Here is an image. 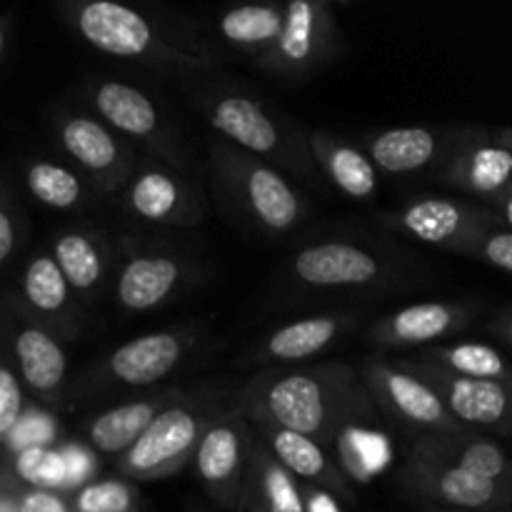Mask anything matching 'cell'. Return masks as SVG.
I'll return each instance as SVG.
<instances>
[{
	"label": "cell",
	"instance_id": "32",
	"mask_svg": "<svg viewBox=\"0 0 512 512\" xmlns=\"http://www.w3.org/2000/svg\"><path fill=\"white\" fill-rule=\"evenodd\" d=\"M418 438H423L425 445H430L435 453H440L458 468L512 488V458L505 453L503 445L495 443L485 433L460 430V433L418 435Z\"/></svg>",
	"mask_w": 512,
	"mask_h": 512
},
{
	"label": "cell",
	"instance_id": "2",
	"mask_svg": "<svg viewBox=\"0 0 512 512\" xmlns=\"http://www.w3.org/2000/svg\"><path fill=\"white\" fill-rule=\"evenodd\" d=\"M68 28L90 48L138 63L158 75L190 78L223 65L220 50L183 20L115 0H68L58 5Z\"/></svg>",
	"mask_w": 512,
	"mask_h": 512
},
{
	"label": "cell",
	"instance_id": "24",
	"mask_svg": "<svg viewBox=\"0 0 512 512\" xmlns=\"http://www.w3.org/2000/svg\"><path fill=\"white\" fill-rule=\"evenodd\" d=\"M458 138V128H388L368 133L363 150L378 173L385 175H415L425 170H438L448 158Z\"/></svg>",
	"mask_w": 512,
	"mask_h": 512
},
{
	"label": "cell",
	"instance_id": "6",
	"mask_svg": "<svg viewBox=\"0 0 512 512\" xmlns=\"http://www.w3.org/2000/svg\"><path fill=\"white\" fill-rule=\"evenodd\" d=\"M203 333L205 320L195 318L138 335L90 365L75 383V395L93 398L115 390L163 388L165 380L198 348Z\"/></svg>",
	"mask_w": 512,
	"mask_h": 512
},
{
	"label": "cell",
	"instance_id": "29",
	"mask_svg": "<svg viewBox=\"0 0 512 512\" xmlns=\"http://www.w3.org/2000/svg\"><path fill=\"white\" fill-rule=\"evenodd\" d=\"M378 413L350 420L348 425L340 428L328 448L333 450V460L353 485L370 483L375 475L383 473L385 465L393 458L388 435L380 430Z\"/></svg>",
	"mask_w": 512,
	"mask_h": 512
},
{
	"label": "cell",
	"instance_id": "46",
	"mask_svg": "<svg viewBox=\"0 0 512 512\" xmlns=\"http://www.w3.org/2000/svg\"><path fill=\"white\" fill-rule=\"evenodd\" d=\"M490 138L495 140L498 145L508 148L512 153V125H500V128H488Z\"/></svg>",
	"mask_w": 512,
	"mask_h": 512
},
{
	"label": "cell",
	"instance_id": "18",
	"mask_svg": "<svg viewBox=\"0 0 512 512\" xmlns=\"http://www.w3.org/2000/svg\"><path fill=\"white\" fill-rule=\"evenodd\" d=\"M395 363L425 380L463 428L512 435V383L463 378L418 358H395Z\"/></svg>",
	"mask_w": 512,
	"mask_h": 512
},
{
	"label": "cell",
	"instance_id": "50",
	"mask_svg": "<svg viewBox=\"0 0 512 512\" xmlns=\"http://www.w3.org/2000/svg\"><path fill=\"white\" fill-rule=\"evenodd\" d=\"M3 465H5V463H0V478H3Z\"/></svg>",
	"mask_w": 512,
	"mask_h": 512
},
{
	"label": "cell",
	"instance_id": "16",
	"mask_svg": "<svg viewBox=\"0 0 512 512\" xmlns=\"http://www.w3.org/2000/svg\"><path fill=\"white\" fill-rule=\"evenodd\" d=\"M255 440L258 435L253 423L240 413L238 403L228 405L200 440V448L190 465L198 483L218 508L235 512L253 458Z\"/></svg>",
	"mask_w": 512,
	"mask_h": 512
},
{
	"label": "cell",
	"instance_id": "22",
	"mask_svg": "<svg viewBox=\"0 0 512 512\" xmlns=\"http://www.w3.org/2000/svg\"><path fill=\"white\" fill-rule=\"evenodd\" d=\"M48 250L83 308L98 303L108 285H113L110 280L115 275L118 250L100 225L78 223L60 228L50 238Z\"/></svg>",
	"mask_w": 512,
	"mask_h": 512
},
{
	"label": "cell",
	"instance_id": "40",
	"mask_svg": "<svg viewBox=\"0 0 512 512\" xmlns=\"http://www.w3.org/2000/svg\"><path fill=\"white\" fill-rule=\"evenodd\" d=\"M60 453L65 458V468H68V493H78L83 485L93 483L95 460L88 448L78 443H65Z\"/></svg>",
	"mask_w": 512,
	"mask_h": 512
},
{
	"label": "cell",
	"instance_id": "4",
	"mask_svg": "<svg viewBox=\"0 0 512 512\" xmlns=\"http://www.w3.org/2000/svg\"><path fill=\"white\" fill-rule=\"evenodd\" d=\"M208 170L220 203L268 238H285L308 218V198L283 170L228 140H210Z\"/></svg>",
	"mask_w": 512,
	"mask_h": 512
},
{
	"label": "cell",
	"instance_id": "17",
	"mask_svg": "<svg viewBox=\"0 0 512 512\" xmlns=\"http://www.w3.org/2000/svg\"><path fill=\"white\" fill-rule=\"evenodd\" d=\"M118 200L130 218L158 228H193L205 218L203 190L185 170L155 160H140Z\"/></svg>",
	"mask_w": 512,
	"mask_h": 512
},
{
	"label": "cell",
	"instance_id": "34",
	"mask_svg": "<svg viewBox=\"0 0 512 512\" xmlns=\"http://www.w3.org/2000/svg\"><path fill=\"white\" fill-rule=\"evenodd\" d=\"M8 468L15 480L28 488L55 490V493H68V468L60 448H25L20 453L8 455Z\"/></svg>",
	"mask_w": 512,
	"mask_h": 512
},
{
	"label": "cell",
	"instance_id": "9",
	"mask_svg": "<svg viewBox=\"0 0 512 512\" xmlns=\"http://www.w3.org/2000/svg\"><path fill=\"white\" fill-rule=\"evenodd\" d=\"M398 485L420 508L458 512H508L512 508V488L458 468L418 435L400 468Z\"/></svg>",
	"mask_w": 512,
	"mask_h": 512
},
{
	"label": "cell",
	"instance_id": "37",
	"mask_svg": "<svg viewBox=\"0 0 512 512\" xmlns=\"http://www.w3.org/2000/svg\"><path fill=\"white\" fill-rule=\"evenodd\" d=\"M25 215L15 198L13 188L5 178H0V270L15 258L25 240Z\"/></svg>",
	"mask_w": 512,
	"mask_h": 512
},
{
	"label": "cell",
	"instance_id": "44",
	"mask_svg": "<svg viewBox=\"0 0 512 512\" xmlns=\"http://www.w3.org/2000/svg\"><path fill=\"white\" fill-rule=\"evenodd\" d=\"M490 333H493L500 343H505L512 350V308L503 310V313H500L498 318L490 323Z\"/></svg>",
	"mask_w": 512,
	"mask_h": 512
},
{
	"label": "cell",
	"instance_id": "42",
	"mask_svg": "<svg viewBox=\"0 0 512 512\" xmlns=\"http://www.w3.org/2000/svg\"><path fill=\"white\" fill-rule=\"evenodd\" d=\"M303 498H305V512H345L343 500L335 498L333 493L315 485H303Z\"/></svg>",
	"mask_w": 512,
	"mask_h": 512
},
{
	"label": "cell",
	"instance_id": "10",
	"mask_svg": "<svg viewBox=\"0 0 512 512\" xmlns=\"http://www.w3.org/2000/svg\"><path fill=\"white\" fill-rule=\"evenodd\" d=\"M88 100L95 115L113 128L125 143L155 163L185 170L183 140L163 105L143 88L125 80L103 78L88 85Z\"/></svg>",
	"mask_w": 512,
	"mask_h": 512
},
{
	"label": "cell",
	"instance_id": "1",
	"mask_svg": "<svg viewBox=\"0 0 512 512\" xmlns=\"http://www.w3.org/2000/svg\"><path fill=\"white\" fill-rule=\"evenodd\" d=\"M235 403L253 425L295 430L325 448L350 420L378 413L358 365L343 360L260 370L238 388Z\"/></svg>",
	"mask_w": 512,
	"mask_h": 512
},
{
	"label": "cell",
	"instance_id": "39",
	"mask_svg": "<svg viewBox=\"0 0 512 512\" xmlns=\"http://www.w3.org/2000/svg\"><path fill=\"white\" fill-rule=\"evenodd\" d=\"M465 258L480 260V263L498 268L503 273L512 275V230L508 228H495L485 230L478 240L468 248Z\"/></svg>",
	"mask_w": 512,
	"mask_h": 512
},
{
	"label": "cell",
	"instance_id": "25",
	"mask_svg": "<svg viewBox=\"0 0 512 512\" xmlns=\"http://www.w3.org/2000/svg\"><path fill=\"white\" fill-rule=\"evenodd\" d=\"M190 388L183 385H163L143 398L118 403L103 413L93 415L85 425V440L95 453L110 455L118 460L128 453L135 443L145 435V430L160 418L168 408H173L178 400L188 395Z\"/></svg>",
	"mask_w": 512,
	"mask_h": 512
},
{
	"label": "cell",
	"instance_id": "38",
	"mask_svg": "<svg viewBox=\"0 0 512 512\" xmlns=\"http://www.w3.org/2000/svg\"><path fill=\"white\" fill-rule=\"evenodd\" d=\"M55 438H58V423L43 410L25 408L23 418L15 425L3 448L8 450V455L20 453L25 448H55Z\"/></svg>",
	"mask_w": 512,
	"mask_h": 512
},
{
	"label": "cell",
	"instance_id": "5",
	"mask_svg": "<svg viewBox=\"0 0 512 512\" xmlns=\"http://www.w3.org/2000/svg\"><path fill=\"white\" fill-rule=\"evenodd\" d=\"M238 395V393H235ZM225 385L188 390L183 400L165 410L143 438L115 460V470L130 483H160L193 463L200 440L220 413L235 403Z\"/></svg>",
	"mask_w": 512,
	"mask_h": 512
},
{
	"label": "cell",
	"instance_id": "45",
	"mask_svg": "<svg viewBox=\"0 0 512 512\" xmlns=\"http://www.w3.org/2000/svg\"><path fill=\"white\" fill-rule=\"evenodd\" d=\"M488 208L493 210V215H495V220H498L500 228L512 230V188L503 195V198H498L493 205H488Z\"/></svg>",
	"mask_w": 512,
	"mask_h": 512
},
{
	"label": "cell",
	"instance_id": "35",
	"mask_svg": "<svg viewBox=\"0 0 512 512\" xmlns=\"http://www.w3.org/2000/svg\"><path fill=\"white\" fill-rule=\"evenodd\" d=\"M70 505L73 512H140V493L138 485L115 475L83 485L73 493Z\"/></svg>",
	"mask_w": 512,
	"mask_h": 512
},
{
	"label": "cell",
	"instance_id": "33",
	"mask_svg": "<svg viewBox=\"0 0 512 512\" xmlns=\"http://www.w3.org/2000/svg\"><path fill=\"white\" fill-rule=\"evenodd\" d=\"M410 358L428 360V363L438 365L448 373L463 375V378L512 383V365L498 348L488 343H443L418 350V355H410Z\"/></svg>",
	"mask_w": 512,
	"mask_h": 512
},
{
	"label": "cell",
	"instance_id": "3",
	"mask_svg": "<svg viewBox=\"0 0 512 512\" xmlns=\"http://www.w3.org/2000/svg\"><path fill=\"white\" fill-rule=\"evenodd\" d=\"M193 103L218 138L275 165L285 175L313 185L323 183L310 150V133L258 93L235 83H210L193 95Z\"/></svg>",
	"mask_w": 512,
	"mask_h": 512
},
{
	"label": "cell",
	"instance_id": "31",
	"mask_svg": "<svg viewBox=\"0 0 512 512\" xmlns=\"http://www.w3.org/2000/svg\"><path fill=\"white\" fill-rule=\"evenodd\" d=\"M283 25L285 3L238 5L215 18V30H218L220 40L233 50L250 55L253 63L278 43Z\"/></svg>",
	"mask_w": 512,
	"mask_h": 512
},
{
	"label": "cell",
	"instance_id": "26",
	"mask_svg": "<svg viewBox=\"0 0 512 512\" xmlns=\"http://www.w3.org/2000/svg\"><path fill=\"white\" fill-rule=\"evenodd\" d=\"M258 438L263 440L265 448L278 458V463L288 470L290 475L300 480L303 485H315L343 503H355V485L345 478L343 470L333 460L325 445L318 440L300 435L295 430L275 428V425H253Z\"/></svg>",
	"mask_w": 512,
	"mask_h": 512
},
{
	"label": "cell",
	"instance_id": "14",
	"mask_svg": "<svg viewBox=\"0 0 512 512\" xmlns=\"http://www.w3.org/2000/svg\"><path fill=\"white\" fill-rule=\"evenodd\" d=\"M383 225L393 233L418 243L465 255L470 245L495 228L493 210L478 200L450 195H415L383 215Z\"/></svg>",
	"mask_w": 512,
	"mask_h": 512
},
{
	"label": "cell",
	"instance_id": "7",
	"mask_svg": "<svg viewBox=\"0 0 512 512\" xmlns=\"http://www.w3.org/2000/svg\"><path fill=\"white\" fill-rule=\"evenodd\" d=\"M288 280L310 293H368L398 285L403 263L363 240L325 238L295 250Z\"/></svg>",
	"mask_w": 512,
	"mask_h": 512
},
{
	"label": "cell",
	"instance_id": "15",
	"mask_svg": "<svg viewBox=\"0 0 512 512\" xmlns=\"http://www.w3.org/2000/svg\"><path fill=\"white\" fill-rule=\"evenodd\" d=\"M375 408L393 423L418 435H443L468 430L450 415L443 398L418 375L408 373L390 358H365L358 365Z\"/></svg>",
	"mask_w": 512,
	"mask_h": 512
},
{
	"label": "cell",
	"instance_id": "49",
	"mask_svg": "<svg viewBox=\"0 0 512 512\" xmlns=\"http://www.w3.org/2000/svg\"><path fill=\"white\" fill-rule=\"evenodd\" d=\"M190 512H210V510H205V508H193Z\"/></svg>",
	"mask_w": 512,
	"mask_h": 512
},
{
	"label": "cell",
	"instance_id": "27",
	"mask_svg": "<svg viewBox=\"0 0 512 512\" xmlns=\"http://www.w3.org/2000/svg\"><path fill=\"white\" fill-rule=\"evenodd\" d=\"M310 150H313L320 175L348 198L370 200L380 190V173L363 145L350 143L348 138L330 130H313Z\"/></svg>",
	"mask_w": 512,
	"mask_h": 512
},
{
	"label": "cell",
	"instance_id": "13",
	"mask_svg": "<svg viewBox=\"0 0 512 512\" xmlns=\"http://www.w3.org/2000/svg\"><path fill=\"white\" fill-rule=\"evenodd\" d=\"M113 298L125 313H153L178 298L195 283L193 260L165 245H143L138 240H123L115 245Z\"/></svg>",
	"mask_w": 512,
	"mask_h": 512
},
{
	"label": "cell",
	"instance_id": "43",
	"mask_svg": "<svg viewBox=\"0 0 512 512\" xmlns=\"http://www.w3.org/2000/svg\"><path fill=\"white\" fill-rule=\"evenodd\" d=\"M15 485H18V480H15V475L10 473L8 463H5L3 478H0V512H20Z\"/></svg>",
	"mask_w": 512,
	"mask_h": 512
},
{
	"label": "cell",
	"instance_id": "12",
	"mask_svg": "<svg viewBox=\"0 0 512 512\" xmlns=\"http://www.w3.org/2000/svg\"><path fill=\"white\" fill-rule=\"evenodd\" d=\"M343 50V30L330 0L285 3V25L278 43L260 60L263 73L285 80H305L333 63Z\"/></svg>",
	"mask_w": 512,
	"mask_h": 512
},
{
	"label": "cell",
	"instance_id": "36",
	"mask_svg": "<svg viewBox=\"0 0 512 512\" xmlns=\"http://www.w3.org/2000/svg\"><path fill=\"white\" fill-rule=\"evenodd\" d=\"M25 385L8 355L0 350V448L8 443L10 433L25 413Z\"/></svg>",
	"mask_w": 512,
	"mask_h": 512
},
{
	"label": "cell",
	"instance_id": "8",
	"mask_svg": "<svg viewBox=\"0 0 512 512\" xmlns=\"http://www.w3.org/2000/svg\"><path fill=\"white\" fill-rule=\"evenodd\" d=\"M0 350L38 403L50 408L65 403L70 393L65 343L25 310L15 290H0Z\"/></svg>",
	"mask_w": 512,
	"mask_h": 512
},
{
	"label": "cell",
	"instance_id": "47",
	"mask_svg": "<svg viewBox=\"0 0 512 512\" xmlns=\"http://www.w3.org/2000/svg\"><path fill=\"white\" fill-rule=\"evenodd\" d=\"M10 30H13V18L10 15H0V58H3L5 48H8Z\"/></svg>",
	"mask_w": 512,
	"mask_h": 512
},
{
	"label": "cell",
	"instance_id": "48",
	"mask_svg": "<svg viewBox=\"0 0 512 512\" xmlns=\"http://www.w3.org/2000/svg\"><path fill=\"white\" fill-rule=\"evenodd\" d=\"M420 512H458V510H435V508H423Z\"/></svg>",
	"mask_w": 512,
	"mask_h": 512
},
{
	"label": "cell",
	"instance_id": "28",
	"mask_svg": "<svg viewBox=\"0 0 512 512\" xmlns=\"http://www.w3.org/2000/svg\"><path fill=\"white\" fill-rule=\"evenodd\" d=\"M235 512H305L303 483L278 463L260 438L255 440Z\"/></svg>",
	"mask_w": 512,
	"mask_h": 512
},
{
	"label": "cell",
	"instance_id": "21",
	"mask_svg": "<svg viewBox=\"0 0 512 512\" xmlns=\"http://www.w3.org/2000/svg\"><path fill=\"white\" fill-rule=\"evenodd\" d=\"M478 313L475 300H423L375 318L368 340L388 350H425L463 333Z\"/></svg>",
	"mask_w": 512,
	"mask_h": 512
},
{
	"label": "cell",
	"instance_id": "19",
	"mask_svg": "<svg viewBox=\"0 0 512 512\" xmlns=\"http://www.w3.org/2000/svg\"><path fill=\"white\" fill-rule=\"evenodd\" d=\"M358 310H328V313L305 315L270 330L248 350L243 363L255 368H298L308 360L320 358L328 348L343 343L360 325Z\"/></svg>",
	"mask_w": 512,
	"mask_h": 512
},
{
	"label": "cell",
	"instance_id": "41",
	"mask_svg": "<svg viewBox=\"0 0 512 512\" xmlns=\"http://www.w3.org/2000/svg\"><path fill=\"white\" fill-rule=\"evenodd\" d=\"M15 493H18L20 512H73L70 500L63 493H55V490L28 488V485L18 483Z\"/></svg>",
	"mask_w": 512,
	"mask_h": 512
},
{
	"label": "cell",
	"instance_id": "11",
	"mask_svg": "<svg viewBox=\"0 0 512 512\" xmlns=\"http://www.w3.org/2000/svg\"><path fill=\"white\" fill-rule=\"evenodd\" d=\"M50 130L68 163L103 198L123 193L140 165L133 145L125 143L98 115L80 113V110H55L50 115Z\"/></svg>",
	"mask_w": 512,
	"mask_h": 512
},
{
	"label": "cell",
	"instance_id": "23",
	"mask_svg": "<svg viewBox=\"0 0 512 512\" xmlns=\"http://www.w3.org/2000/svg\"><path fill=\"white\" fill-rule=\"evenodd\" d=\"M15 295L55 338L73 343L83 333V305L75 298L50 250H35L20 268Z\"/></svg>",
	"mask_w": 512,
	"mask_h": 512
},
{
	"label": "cell",
	"instance_id": "20",
	"mask_svg": "<svg viewBox=\"0 0 512 512\" xmlns=\"http://www.w3.org/2000/svg\"><path fill=\"white\" fill-rule=\"evenodd\" d=\"M435 178L478 203L493 205L512 188V153L490 138L488 128H458V138Z\"/></svg>",
	"mask_w": 512,
	"mask_h": 512
},
{
	"label": "cell",
	"instance_id": "30",
	"mask_svg": "<svg viewBox=\"0 0 512 512\" xmlns=\"http://www.w3.org/2000/svg\"><path fill=\"white\" fill-rule=\"evenodd\" d=\"M23 183L28 193L55 213H85L98 193L70 163L55 158H28L23 163Z\"/></svg>",
	"mask_w": 512,
	"mask_h": 512
}]
</instances>
